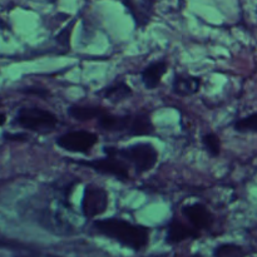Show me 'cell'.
Wrapping results in <instances>:
<instances>
[{"label":"cell","instance_id":"obj_6","mask_svg":"<svg viewBox=\"0 0 257 257\" xmlns=\"http://www.w3.org/2000/svg\"><path fill=\"white\" fill-rule=\"evenodd\" d=\"M109 206V196L105 188L89 183L84 187L80 201V212L87 220H93L107 212Z\"/></svg>","mask_w":257,"mask_h":257},{"label":"cell","instance_id":"obj_16","mask_svg":"<svg viewBox=\"0 0 257 257\" xmlns=\"http://www.w3.org/2000/svg\"><path fill=\"white\" fill-rule=\"evenodd\" d=\"M202 145L211 158H217L221 155V140L215 132H207L202 136Z\"/></svg>","mask_w":257,"mask_h":257},{"label":"cell","instance_id":"obj_12","mask_svg":"<svg viewBox=\"0 0 257 257\" xmlns=\"http://www.w3.org/2000/svg\"><path fill=\"white\" fill-rule=\"evenodd\" d=\"M156 135V128L151 114L147 112L132 113L130 130L125 137H151Z\"/></svg>","mask_w":257,"mask_h":257},{"label":"cell","instance_id":"obj_13","mask_svg":"<svg viewBox=\"0 0 257 257\" xmlns=\"http://www.w3.org/2000/svg\"><path fill=\"white\" fill-rule=\"evenodd\" d=\"M133 95V89L124 80H118L113 84L105 87L103 90V98L112 104H118L130 99Z\"/></svg>","mask_w":257,"mask_h":257},{"label":"cell","instance_id":"obj_14","mask_svg":"<svg viewBox=\"0 0 257 257\" xmlns=\"http://www.w3.org/2000/svg\"><path fill=\"white\" fill-rule=\"evenodd\" d=\"M104 112L99 105H82V104H72L68 107L67 113L72 119L79 120V122H87V120L98 119Z\"/></svg>","mask_w":257,"mask_h":257},{"label":"cell","instance_id":"obj_7","mask_svg":"<svg viewBox=\"0 0 257 257\" xmlns=\"http://www.w3.org/2000/svg\"><path fill=\"white\" fill-rule=\"evenodd\" d=\"M182 215L197 231H208L215 223V216L202 202H195L182 207Z\"/></svg>","mask_w":257,"mask_h":257},{"label":"cell","instance_id":"obj_18","mask_svg":"<svg viewBox=\"0 0 257 257\" xmlns=\"http://www.w3.org/2000/svg\"><path fill=\"white\" fill-rule=\"evenodd\" d=\"M75 20L70 22V24H68L67 27L63 28L59 33L54 37V40L57 42V44L59 47L64 48L65 50H70V37H72V32L74 29Z\"/></svg>","mask_w":257,"mask_h":257},{"label":"cell","instance_id":"obj_15","mask_svg":"<svg viewBox=\"0 0 257 257\" xmlns=\"http://www.w3.org/2000/svg\"><path fill=\"white\" fill-rule=\"evenodd\" d=\"M245 247L237 243H221L217 245L212 251V255L216 257H232V256H245L247 255Z\"/></svg>","mask_w":257,"mask_h":257},{"label":"cell","instance_id":"obj_9","mask_svg":"<svg viewBox=\"0 0 257 257\" xmlns=\"http://www.w3.org/2000/svg\"><path fill=\"white\" fill-rule=\"evenodd\" d=\"M201 237V232L193 228L192 226H187L178 220L177 217H172L166 227L165 241L167 245L176 246L188 240H198Z\"/></svg>","mask_w":257,"mask_h":257},{"label":"cell","instance_id":"obj_2","mask_svg":"<svg viewBox=\"0 0 257 257\" xmlns=\"http://www.w3.org/2000/svg\"><path fill=\"white\" fill-rule=\"evenodd\" d=\"M103 152L104 155H115L127 161L130 166L135 168L138 176L153 170L160 160V153L157 148L150 142H137L124 148L104 146Z\"/></svg>","mask_w":257,"mask_h":257},{"label":"cell","instance_id":"obj_11","mask_svg":"<svg viewBox=\"0 0 257 257\" xmlns=\"http://www.w3.org/2000/svg\"><path fill=\"white\" fill-rule=\"evenodd\" d=\"M168 70V62L166 59L155 60L150 63L145 69L141 70L140 77L143 87L148 90L157 89L160 87L162 78Z\"/></svg>","mask_w":257,"mask_h":257},{"label":"cell","instance_id":"obj_1","mask_svg":"<svg viewBox=\"0 0 257 257\" xmlns=\"http://www.w3.org/2000/svg\"><path fill=\"white\" fill-rule=\"evenodd\" d=\"M92 228L100 236L119 243L122 247L130 248L133 252L146 250L150 243L151 228L147 226L133 223L119 217L94 220Z\"/></svg>","mask_w":257,"mask_h":257},{"label":"cell","instance_id":"obj_8","mask_svg":"<svg viewBox=\"0 0 257 257\" xmlns=\"http://www.w3.org/2000/svg\"><path fill=\"white\" fill-rule=\"evenodd\" d=\"M132 17L136 29H145L151 23L157 0H120Z\"/></svg>","mask_w":257,"mask_h":257},{"label":"cell","instance_id":"obj_10","mask_svg":"<svg viewBox=\"0 0 257 257\" xmlns=\"http://www.w3.org/2000/svg\"><path fill=\"white\" fill-rule=\"evenodd\" d=\"M202 79L198 75L187 74V73H175L171 83V89L173 94L178 97H190L197 94L201 89Z\"/></svg>","mask_w":257,"mask_h":257},{"label":"cell","instance_id":"obj_19","mask_svg":"<svg viewBox=\"0 0 257 257\" xmlns=\"http://www.w3.org/2000/svg\"><path fill=\"white\" fill-rule=\"evenodd\" d=\"M20 92L24 93V94L29 95H37L39 98H48L50 95V92L48 89L43 87H37V85H28L20 89Z\"/></svg>","mask_w":257,"mask_h":257},{"label":"cell","instance_id":"obj_20","mask_svg":"<svg viewBox=\"0 0 257 257\" xmlns=\"http://www.w3.org/2000/svg\"><path fill=\"white\" fill-rule=\"evenodd\" d=\"M4 138L7 140H12V141H27L28 136L25 133H18V135H10V133H4Z\"/></svg>","mask_w":257,"mask_h":257},{"label":"cell","instance_id":"obj_21","mask_svg":"<svg viewBox=\"0 0 257 257\" xmlns=\"http://www.w3.org/2000/svg\"><path fill=\"white\" fill-rule=\"evenodd\" d=\"M5 122H7V114L0 110V127H2V125H4Z\"/></svg>","mask_w":257,"mask_h":257},{"label":"cell","instance_id":"obj_5","mask_svg":"<svg viewBox=\"0 0 257 257\" xmlns=\"http://www.w3.org/2000/svg\"><path fill=\"white\" fill-rule=\"evenodd\" d=\"M98 141H99V137L90 131L73 130L58 136L55 138V145L60 150L67 151V152L88 156L92 152Z\"/></svg>","mask_w":257,"mask_h":257},{"label":"cell","instance_id":"obj_3","mask_svg":"<svg viewBox=\"0 0 257 257\" xmlns=\"http://www.w3.org/2000/svg\"><path fill=\"white\" fill-rule=\"evenodd\" d=\"M14 123L18 127L29 132L49 135L57 130L59 119L52 110L33 105V107H20L15 113Z\"/></svg>","mask_w":257,"mask_h":257},{"label":"cell","instance_id":"obj_22","mask_svg":"<svg viewBox=\"0 0 257 257\" xmlns=\"http://www.w3.org/2000/svg\"><path fill=\"white\" fill-rule=\"evenodd\" d=\"M43 2H47V3H55L57 0H43Z\"/></svg>","mask_w":257,"mask_h":257},{"label":"cell","instance_id":"obj_4","mask_svg":"<svg viewBox=\"0 0 257 257\" xmlns=\"http://www.w3.org/2000/svg\"><path fill=\"white\" fill-rule=\"evenodd\" d=\"M75 165L89 168L100 176H108L118 180L119 182L130 181V163L115 155H105L103 158L94 160L73 161Z\"/></svg>","mask_w":257,"mask_h":257},{"label":"cell","instance_id":"obj_17","mask_svg":"<svg viewBox=\"0 0 257 257\" xmlns=\"http://www.w3.org/2000/svg\"><path fill=\"white\" fill-rule=\"evenodd\" d=\"M233 130L237 133H257V112L240 118L233 123Z\"/></svg>","mask_w":257,"mask_h":257}]
</instances>
